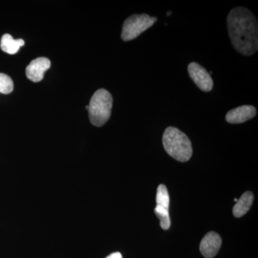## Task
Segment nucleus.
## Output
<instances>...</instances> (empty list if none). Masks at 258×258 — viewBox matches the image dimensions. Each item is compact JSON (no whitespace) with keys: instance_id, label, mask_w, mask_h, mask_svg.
<instances>
[{"instance_id":"obj_1","label":"nucleus","mask_w":258,"mask_h":258,"mask_svg":"<svg viewBox=\"0 0 258 258\" xmlns=\"http://www.w3.org/2000/svg\"><path fill=\"white\" fill-rule=\"evenodd\" d=\"M227 29L232 45L244 55H252L258 49L257 20L252 12L243 7L230 10Z\"/></svg>"},{"instance_id":"obj_2","label":"nucleus","mask_w":258,"mask_h":258,"mask_svg":"<svg viewBox=\"0 0 258 258\" xmlns=\"http://www.w3.org/2000/svg\"><path fill=\"white\" fill-rule=\"evenodd\" d=\"M162 142L166 152L176 160L186 162L191 159L193 153L191 141L179 129L168 127L163 134Z\"/></svg>"},{"instance_id":"obj_3","label":"nucleus","mask_w":258,"mask_h":258,"mask_svg":"<svg viewBox=\"0 0 258 258\" xmlns=\"http://www.w3.org/2000/svg\"><path fill=\"white\" fill-rule=\"evenodd\" d=\"M113 97L106 90L101 88L95 92L88 105V115L91 123L97 127L105 124L111 115Z\"/></svg>"},{"instance_id":"obj_4","label":"nucleus","mask_w":258,"mask_h":258,"mask_svg":"<svg viewBox=\"0 0 258 258\" xmlns=\"http://www.w3.org/2000/svg\"><path fill=\"white\" fill-rule=\"evenodd\" d=\"M157 21L156 17L147 14L133 15L123 23L121 38L123 41H130L138 37Z\"/></svg>"},{"instance_id":"obj_5","label":"nucleus","mask_w":258,"mask_h":258,"mask_svg":"<svg viewBox=\"0 0 258 258\" xmlns=\"http://www.w3.org/2000/svg\"><path fill=\"white\" fill-rule=\"evenodd\" d=\"M188 73L190 78L200 90L205 92L212 91L213 81L205 68L198 62H192L188 66Z\"/></svg>"},{"instance_id":"obj_6","label":"nucleus","mask_w":258,"mask_h":258,"mask_svg":"<svg viewBox=\"0 0 258 258\" xmlns=\"http://www.w3.org/2000/svg\"><path fill=\"white\" fill-rule=\"evenodd\" d=\"M222 245V238L217 232H208L200 243V249L202 254L206 258L215 257Z\"/></svg>"},{"instance_id":"obj_7","label":"nucleus","mask_w":258,"mask_h":258,"mask_svg":"<svg viewBox=\"0 0 258 258\" xmlns=\"http://www.w3.org/2000/svg\"><path fill=\"white\" fill-rule=\"evenodd\" d=\"M257 114V110L253 106L244 105L227 112L225 119L232 124L242 123L252 119Z\"/></svg>"},{"instance_id":"obj_8","label":"nucleus","mask_w":258,"mask_h":258,"mask_svg":"<svg viewBox=\"0 0 258 258\" xmlns=\"http://www.w3.org/2000/svg\"><path fill=\"white\" fill-rule=\"evenodd\" d=\"M51 62L46 57L35 59L26 68V76L32 82L37 83L43 79L45 71L50 69Z\"/></svg>"},{"instance_id":"obj_9","label":"nucleus","mask_w":258,"mask_h":258,"mask_svg":"<svg viewBox=\"0 0 258 258\" xmlns=\"http://www.w3.org/2000/svg\"><path fill=\"white\" fill-rule=\"evenodd\" d=\"M254 200V195L251 191H246L237 200L233 208L234 216L239 218L244 216L252 207Z\"/></svg>"},{"instance_id":"obj_10","label":"nucleus","mask_w":258,"mask_h":258,"mask_svg":"<svg viewBox=\"0 0 258 258\" xmlns=\"http://www.w3.org/2000/svg\"><path fill=\"white\" fill-rule=\"evenodd\" d=\"M25 45V41L23 39L14 40L13 37L9 34H5L2 37L0 47L2 50L10 55H14L20 50V47Z\"/></svg>"},{"instance_id":"obj_11","label":"nucleus","mask_w":258,"mask_h":258,"mask_svg":"<svg viewBox=\"0 0 258 258\" xmlns=\"http://www.w3.org/2000/svg\"><path fill=\"white\" fill-rule=\"evenodd\" d=\"M156 202H157V206L169 210L170 199H169V192L165 185L160 184L158 186Z\"/></svg>"},{"instance_id":"obj_12","label":"nucleus","mask_w":258,"mask_h":258,"mask_svg":"<svg viewBox=\"0 0 258 258\" xmlns=\"http://www.w3.org/2000/svg\"><path fill=\"white\" fill-rule=\"evenodd\" d=\"M154 212H155L156 215L160 220L161 228L164 230H169L171 226L169 210L161 208V207L156 206L155 209H154Z\"/></svg>"},{"instance_id":"obj_13","label":"nucleus","mask_w":258,"mask_h":258,"mask_svg":"<svg viewBox=\"0 0 258 258\" xmlns=\"http://www.w3.org/2000/svg\"><path fill=\"white\" fill-rule=\"evenodd\" d=\"M14 84L13 80L8 75L0 74V93L9 94L13 92Z\"/></svg>"},{"instance_id":"obj_14","label":"nucleus","mask_w":258,"mask_h":258,"mask_svg":"<svg viewBox=\"0 0 258 258\" xmlns=\"http://www.w3.org/2000/svg\"><path fill=\"white\" fill-rule=\"evenodd\" d=\"M106 258H122L121 254L120 252H114L108 255Z\"/></svg>"},{"instance_id":"obj_15","label":"nucleus","mask_w":258,"mask_h":258,"mask_svg":"<svg viewBox=\"0 0 258 258\" xmlns=\"http://www.w3.org/2000/svg\"><path fill=\"white\" fill-rule=\"evenodd\" d=\"M171 12L169 11V12H167V15H167V16H169V15H171Z\"/></svg>"},{"instance_id":"obj_16","label":"nucleus","mask_w":258,"mask_h":258,"mask_svg":"<svg viewBox=\"0 0 258 258\" xmlns=\"http://www.w3.org/2000/svg\"><path fill=\"white\" fill-rule=\"evenodd\" d=\"M235 200V202H236V203H237V200H237V199L235 198V200Z\"/></svg>"}]
</instances>
